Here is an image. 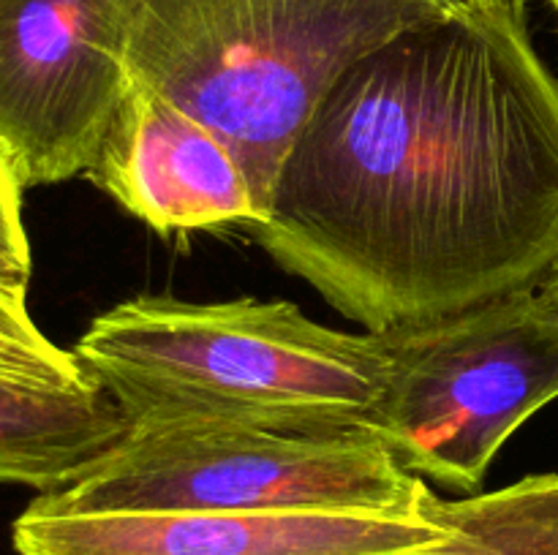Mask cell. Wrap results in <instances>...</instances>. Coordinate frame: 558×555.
Returning <instances> with one entry per match:
<instances>
[{"label": "cell", "mask_w": 558, "mask_h": 555, "mask_svg": "<svg viewBox=\"0 0 558 555\" xmlns=\"http://www.w3.org/2000/svg\"><path fill=\"white\" fill-rule=\"evenodd\" d=\"M87 177L158 234L259 221L232 147L140 82L120 103Z\"/></svg>", "instance_id": "ba28073f"}, {"label": "cell", "mask_w": 558, "mask_h": 555, "mask_svg": "<svg viewBox=\"0 0 558 555\" xmlns=\"http://www.w3.org/2000/svg\"><path fill=\"white\" fill-rule=\"evenodd\" d=\"M539 294H543V299L548 303V308L558 316V267L545 278V283H539Z\"/></svg>", "instance_id": "5bb4252c"}, {"label": "cell", "mask_w": 558, "mask_h": 555, "mask_svg": "<svg viewBox=\"0 0 558 555\" xmlns=\"http://www.w3.org/2000/svg\"><path fill=\"white\" fill-rule=\"evenodd\" d=\"M22 185L0 152V254L31 275V243L22 223Z\"/></svg>", "instance_id": "7c38bea8"}, {"label": "cell", "mask_w": 558, "mask_h": 555, "mask_svg": "<svg viewBox=\"0 0 558 555\" xmlns=\"http://www.w3.org/2000/svg\"><path fill=\"white\" fill-rule=\"evenodd\" d=\"M131 433L98 384L52 386L0 375V484L38 493L76 482Z\"/></svg>", "instance_id": "9c48e42d"}, {"label": "cell", "mask_w": 558, "mask_h": 555, "mask_svg": "<svg viewBox=\"0 0 558 555\" xmlns=\"http://www.w3.org/2000/svg\"><path fill=\"white\" fill-rule=\"evenodd\" d=\"M248 232L368 332L545 283L558 267V79L526 5L463 0L343 71Z\"/></svg>", "instance_id": "6da1fadb"}, {"label": "cell", "mask_w": 558, "mask_h": 555, "mask_svg": "<svg viewBox=\"0 0 558 555\" xmlns=\"http://www.w3.org/2000/svg\"><path fill=\"white\" fill-rule=\"evenodd\" d=\"M550 3V9H554V14H556V20H558V0H548Z\"/></svg>", "instance_id": "9a60e30c"}, {"label": "cell", "mask_w": 558, "mask_h": 555, "mask_svg": "<svg viewBox=\"0 0 558 555\" xmlns=\"http://www.w3.org/2000/svg\"><path fill=\"white\" fill-rule=\"evenodd\" d=\"M398 555H558V473L450 501V533Z\"/></svg>", "instance_id": "30bf717a"}, {"label": "cell", "mask_w": 558, "mask_h": 555, "mask_svg": "<svg viewBox=\"0 0 558 555\" xmlns=\"http://www.w3.org/2000/svg\"><path fill=\"white\" fill-rule=\"evenodd\" d=\"M450 533V501L385 511H125L54 515L27 504L16 555H398Z\"/></svg>", "instance_id": "52a82bcc"}, {"label": "cell", "mask_w": 558, "mask_h": 555, "mask_svg": "<svg viewBox=\"0 0 558 555\" xmlns=\"http://www.w3.org/2000/svg\"><path fill=\"white\" fill-rule=\"evenodd\" d=\"M27 281H31V275L22 272L16 264H11V261L0 254V286H11V288H22V292H27Z\"/></svg>", "instance_id": "4fadbf2b"}, {"label": "cell", "mask_w": 558, "mask_h": 555, "mask_svg": "<svg viewBox=\"0 0 558 555\" xmlns=\"http://www.w3.org/2000/svg\"><path fill=\"white\" fill-rule=\"evenodd\" d=\"M439 495L398 466L368 424L183 422L131 428L90 473L38 493L54 515L125 511H385L428 515Z\"/></svg>", "instance_id": "277c9868"}, {"label": "cell", "mask_w": 558, "mask_h": 555, "mask_svg": "<svg viewBox=\"0 0 558 555\" xmlns=\"http://www.w3.org/2000/svg\"><path fill=\"white\" fill-rule=\"evenodd\" d=\"M0 375L52 386H90L74 351L54 346L27 310V292L0 286Z\"/></svg>", "instance_id": "8fae6325"}, {"label": "cell", "mask_w": 558, "mask_h": 555, "mask_svg": "<svg viewBox=\"0 0 558 555\" xmlns=\"http://www.w3.org/2000/svg\"><path fill=\"white\" fill-rule=\"evenodd\" d=\"M136 0H0V152L22 188L87 174L134 76Z\"/></svg>", "instance_id": "8992f818"}, {"label": "cell", "mask_w": 558, "mask_h": 555, "mask_svg": "<svg viewBox=\"0 0 558 555\" xmlns=\"http://www.w3.org/2000/svg\"><path fill=\"white\" fill-rule=\"evenodd\" d=\"M512 3H523V5H526V3H529V0H512Z\"/></svg>", "instance_id": "2e32d148"}, {"label": "cell", "mask_w": 558, "mask_h": 555, "mask_svg": "<svg viewBox=\"0 0 558 555\" xmlns=\"http://www.w3.org/2000/svg\"><path fill=\"white\" fill-rule=\"evenodd\" d=\"M74 354L131 428H371L390 373L381 332L330 330L283 299H125L90 321Z\"/></svg>", "instance_id": "7a4b0ae2"}, {"label": "cell", "mask_w": 558, "mask_h": 555, "mask_svg": "<svg viewBox=\"0 0 558 555\" xmlns=\"http://www.w3.org/2000/svg\"><path fill=\"white\" fill-rule=\"evenodd\" d=\"M463 0H136L131 76L216 131L259 221L322 98L398 33ZM256 223V221H254Z\"/></svg>", "instance_id": "3957f363"}, {"label": "cell", "mask_w": 558, "mask_h": 555, "mask_svg": "<svg viewBox=\"0 0 558 555\" xmlns=\"http://www.w3.org/2000/svg\"><path fill=\"white\" fill-rule=\"evenodd\" d=\"M381 337L390 373L371 428L445 488L480 493L505 441L558 397V316L539 286Z\"/></svg>", "instance_id": "5b68a950"}]
</instances>
